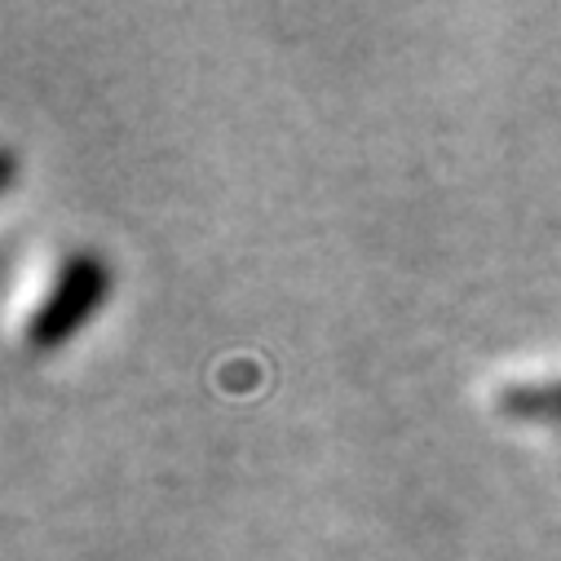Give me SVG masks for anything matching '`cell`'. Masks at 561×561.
<instances>
[{"mask_svg":"<svg viewBox=\"0 0 561 561\" xmlns=\"http://www.w3.org/2000/svg\"><path fill=\"white\" fill-rule=\"evenodd\" d=\"M106 297H111V265L89 248L67 252L49 270L41 297L23 319V345L36 354H54L58 345H67L89 328V319L106 306Z\"/></svg>","mask_w":561,"mask_h":561,"instance_id":"6da1fadb","label":"cell"},{"mask_svg":"<svg viewBox=\"0 0 561 561\" xmlns=\"http://www.w3.org/2000/svg\"><path fill=\"white\" fill-rule=\"evenodd\" d=\"M495 402L513 420H535V425L561 430V380H508L500 385Z\"/></svg>","mask_w":561,"mask_h":561,"instance_id":"7a4b0ae2","label":"cell"}]
</instances>
